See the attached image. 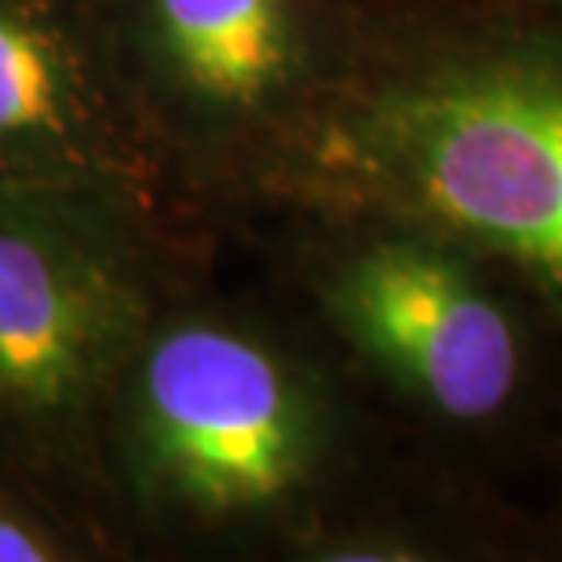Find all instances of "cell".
Returning a JSON list of instances; mask_svg holds the SVG:
<instances>
[{
  "label": "cell",
  "mask_w": 562,
  "mask_h": 562,
  "mask_svg": "<svg viewBox=\"0 0 562 562\" xmlns=\"http://www.w3.org/2000/svg\"><path fill=\"white\" fill-rule=\"evenodd\" d=\"M99 30L136 125L190 146L263 128L314 63L307 0H114Z\"/></svg>",
  "instance_id": "obj_4"
},
{
  "label": "cell",
  "mask_w": 562,
  "mask_h": 562,
  "mask_svg": "<svg viewBox=\"0 0 562 562\" xmlns=\"http://www.w3.org/2000/svg\"><path fill=\"white\" fill-rule=\"evenodd\" d=\"M325 157L369 198L512 260L562 296V59L482 55L366 95Z\"/></svg>",
  "instance_id": "obj_1"
},
{
  "label": "cell",
  "mask_w": 562,
  "mask_h": 562,
  "mask_svg": "<svg viewBox=\"0 0 562 562\" xmlns=\"http://www.w3.org/2000/svg\"><path fill=\"white\" fill-rule=\"evenodd\" d=\"M318 446V406L271 344L157 311L117 380L99 460L154 530L216 533L300 497Z\"/></svg>",
  "instance_id": "obj_2"
},
{
  "label": "cell",
  "mask_w": 562,
  "mask_h": 562,
  "mask_svg": "<svg viewBox=\"0 0 562 562\" xmlns=\"http://www.w3.org/2000/svg\"><path fill=\"white\" fill-rule=\"evenodd\" d=\"M81 555V541L22 493L0 490V562H63Z\"/></svg>",
  "instance_id": "obj_7"
},
{
  "label": "cell",
  "mask_w": 562,
  "mask_h": 562,
  "mask_svg": "<svg viewBox=\"0 0 562 562\" xmlns=\"http://www.w3.org/2000/svg\"><path fill=\"white\" fill-rule=\"evenodd\" d=\"M154 318L128 198L0 183V468L95 464L117 380Z\"/></svg>",
  "instance_id": "obj_3"
},
{
  "label": "cell",
  "mask_w": 562,
  "mask_h": 562,
  "mask_svg": "<svg viewBox=\"0 0 562 562\" xmlns=\"http://www.w3.org/2000/svg\"><path fill=\"white\" fill-rule=\"evenodd\" d=\"M139 125L74 0H0V183L132 198Z\"/></svg>",
  "instance_id": "obj_6"
},
{
  "label": "cell",
  "mask_w": 562,
  "mask_h": 562,
  "mask_svg": "<svg viewBox=\"0 0 562 562\" xmlns=\"http://www.w3.org/2000/svg\"><path fill=\"white\" fill-rule=\"evenodd\" d=\"M325 303L369 362L449 420L501 413L519 384V336L457 256L384 234L333 267Z\"/></svg>",
  "instance_id": "obj_5"
}]
</instances>
